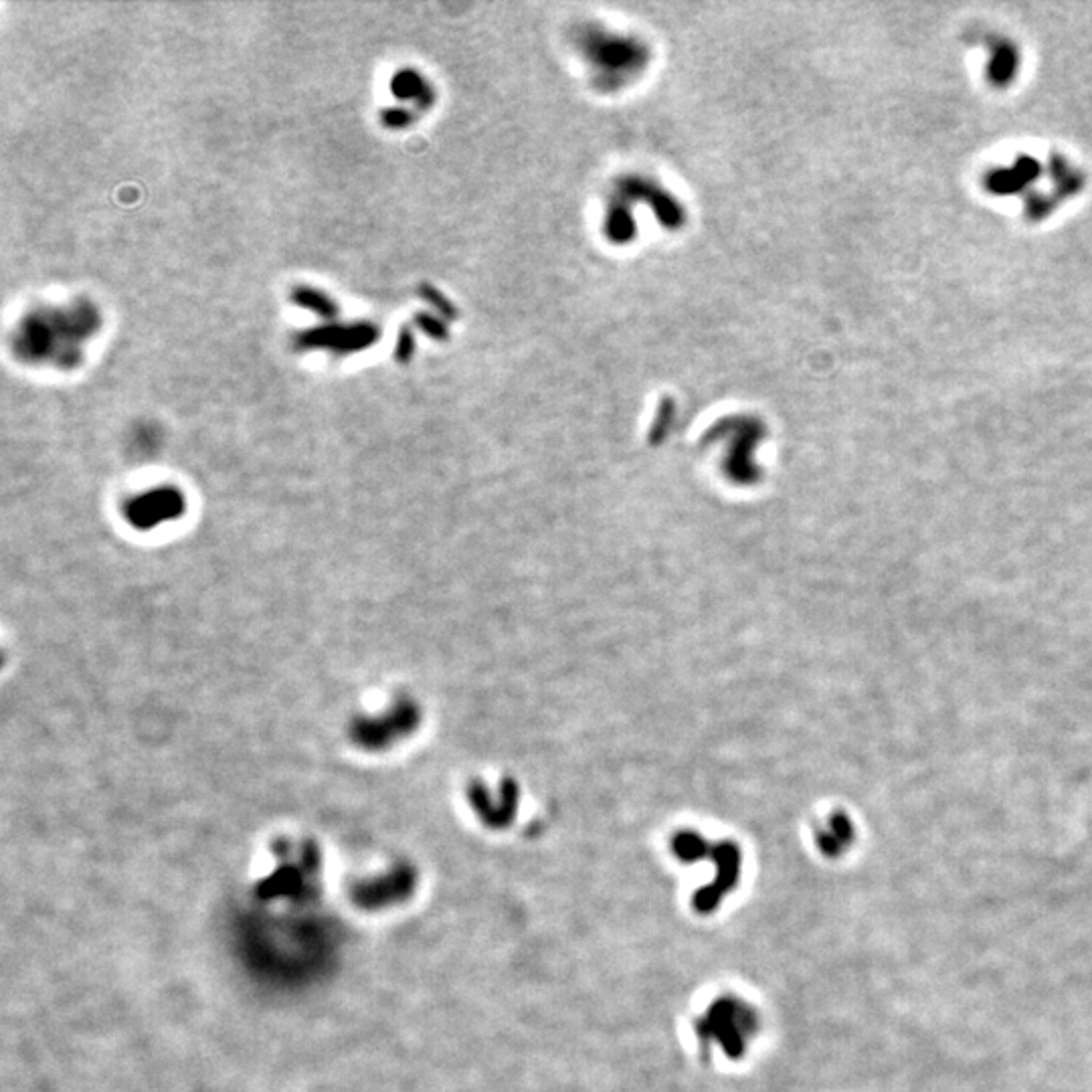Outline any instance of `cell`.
I'll return each mask as SVG.
<instances>
[{
    "mask_svg": "<svg viewBox=\"0 0 1092 1092\" xmlns=\"http://www.w3.org/2000/svg\"><path fill=\"white\" fill-rule=\"evenodd\" d=\"M759 1013L738 997H719L694 1024V1032L706 1046L719 1048L722 1056L738 1060L746 1054L759 1034Z\"/></svg>",
    "mask_w": 1092,
    "mask_h": 1092,
    "instance_id": "6da1fadb",
    "label": "cell"
}]
</instances>
